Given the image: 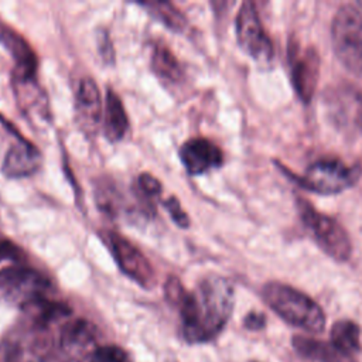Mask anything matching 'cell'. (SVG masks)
Instances as JSON below:
<instances>
[{
  "instance_id": "cell-12",
  "label": "cell",
  "mask_w": 362,
  "mask_h": 362,
  "mask_svg": "<svg viewBox=\"0 0 362 362\" xmlns=\"http://www.w3.org/2000/svg\"><path fill=\"white\" fill-rule=\"evenodd\" d=\"M290 61L296 90L300 98L310 100L318 78V55L313 48L298 49L297 47H291Z\"/></svg>"
},
{
  "instance_id": "cell-5",
  "label": "cell",
  "mask_w": 362,
  "mask_h": 362,
  "mask_svg": "<svg viewBox=\"0 0 362 362\" xmlns=\"http://www.w3.org/2000/svg\"><path fill=\"white\" fill-rule=\"evenodd\" d=\"M298 211L318 246L338 262L348 260L352 246L346 230L334 218L315 211L307 201L298 199Z\"/></svg>"
},
{
  "instance_id": "cell-19",
  "label": "cell",
  "mask_w": 362,
  "mask_h": 362,
  "mask_svg": "<svg viewBox=\"0 0 362 362\" xmlns=\"http://www.w3.org/2000/svg\"><path fill=\"white\" fill-rule=\"evenodd\" d=\"M143 6L158 20L163 21L171 30H181L185 25V20L181 13L171 4L163 1H153V3H143Z\"/></svg>"
},
{
  "instance_id": "cell-1",
  "label": "cell",
  "mask_w": 362,
  "mask_h": 362,
  "mask_svg": "<svg viewBox=\"0 0 362 362\" xmlns=\"http://www.w3.org/2000/svg\"><path fill=\"white\" fill-rule=\"evenodd\" d=\"M181 314V328L188 342H206L226 325L233 308V287L221 276L202 279L192 291H184L177 279L167 284Z\"/></svg>"
},
{
  "instance_id": "cell-6",
  "label": "cell",
  "mask_w": 362,
  "mask_h": 362,
  "mask_svg": "<svg viewBox=\"0 0 362 362\" xmlns=\"http://www.w3.org/2000/svg\"><path fill=\"white\" fill-rule=\"evenodd\" d=\"M359 175V167L346 165L337 158H322L313 163L301 178L307 189L320 194H337L349 188Z\"/></svg>"
},
{
  "instance_id": "cell-17",
  "label": "cell",
  "mask_w": 362,
  "mask_h": 362,
  "mask_svg": "<svg viewBox=\"0 0 362 362\" xmlns=\"http://www.w3.org/2000/svg\"><path fill=\"white\" fill-rule=\"evenodd\" d=\"M339 352L354 358L361 351V329L351 320H339L331 328V341Z\"/></svg>"
},
{
  "instance_id": "cell-3",
  "label": "cell",
  "mask_w": 362,
  "mask_h": 362,
  "mask_svg": "<svg viewBox=\"0 0 362 362\" xmlns=\"http://www.w3.org/2000/svg\"><path fill=\"white\" fill-rule=\"evenodd\" d=\"M51 288L48 277L34 269L10 266L0 270V300L24 311L49 298Z\"/></svg>"
},
{
  "instance_id": "cell-10",
  "label": "cell",
  "mask_w": 362,
  "mask_h": 362,
  "mask_svg": "<svg viewBox=\"0 0 362 362\" xmlns=\"http://www.w3.org/2000/svg\"><path fill=\"white\" fill-rule=\"evenodd\" d=\"M178 154L182 165L191 175L204 174L212 168H218L223 161L219 147L204 137L187 140L181 146Z\"/></svg>"
},
{
  "instance_id": "cell-15",
  "label": "cell",
  "mask_w": 362,
  "mask_h": 362,
  "mask_svg": "<svg viewBox=\"0 0 362 362\" xmlns=\"http://www.w3.org/2000/svg\"><path fill=\"white\" fill-rule=\"evenodd\" d=\"M129 129V119L120 98L113 92V89L106 90L105 100V122L103 130L105 136L110 141H119L123 139Z\"/></svg>"
},
{
  "instance_id": "cell-11",
  "label": "cell",
  "mask_w": 362,
  "mask_h": 362,
  "mask_svg": "<svg viewBox=\"0 0 362 362\" xmlns=\"http://www.w3.org/2000/svg\"><path fill=\"white\" fill-rule=\"evenodd\" d=\"M102 119V100L98 85L90 79H82L75 92V120L86 134H93Z\"/></svg>"
},
{
  "instance_id": "cell-21",
  "label": "cell",
  "mask_w": 362,
  "mask_h": 362,
  "mask_svg": "<svg viewBox=\"0 0 362 362\" xmlns=\"http://www.w3.org/2000/svg\"><path fill=\"white\" fill-rule=\"evenodd\" d=\"M164 206H165L167 212L170 214L174 223H177L180 228H188V225H189L188 215L182 211V208L175 197H170L167 201H164Z\"/></svg>"
},
{
  "instance_id": "cell-20",
  "label": "cell",
  "mask_w": 362,
  "mask_h": 362,
  "mask_svg": "<svg viewBox=\"0 0 362 362\" xmlns=\"http://www.w3.org/2000/svg\"><path fill=\"white\" fill-rule=\"evenodd\" d=\"M89 362H130L127 354L116 346V345H106L98 348L93 355L90 356Z\"/></svg>"
},
{
  "instance_id": "cell-22",
  "label": "cell",
  "mask_w": 362,
  "mask_h": 362,
  "mask_svg": "<svg viewBox=\"0 0 362 362\" xmlns=\"http://www.w3.org/2000/svg\"><path fill=\"white\" fill-rule=\"evenodd\" d=\"M139 187L148 197L158 195L161 191V184L158 182V180L147 173H144L139 177Z\"/></svg>"
},
{
  "instance_id": "cell-13",
  "label": "cell",
  "mask_w": 362,
  "mask_h": 362,
  "mask_svg": "<svg viewBox=\"0 0 362 362\" xmlns=\"http://www.w3.org/2000/svg\"><path fill=\"white\" fill-rule=\"evenodd\" d=\"M41 164V154L34 144L18 139L4 156L3 173L10 178H21L34 174Z\"/></svg>"
},
{
  "instance_id": "cell-4",
  "label": "cell",
  "mask_w": 362,
  "mask_h": 362,
  "mask_svg": "<svg viewBox=\"0 0 362 362\" xmlns=\"http://www.w3.org/2000/svg\"><path fill=\"white\" fill-rule=\"evenodd\" d=\"M331 40L338 59L351 72L362 74V11L342 6L331 24Z\"/></svg>"
},
{
  "instance_id": "cell-25",
  "label": "cell",
  "mask_w": 362,
  "mask_h": 362,
  "mask_svg": "<svg viewBox=\"0 0 362 362\" xmlns=\"http://www.w3.org/2000/svg\"><path fill=\"white\" fill-rule=\"evenodd\" d=\"M359 6H361V8H362V3H359Z\"/></svg>"
},
{
  "instance_id": "cell-16",
  "label": "cell",
  "mask_w": 362,
  "mask_h": 362,
  "mask_svg": "<svg viewBox=\"0 0 362 362\" xmlns=\"http://www.w3.org/2000/svg\"><path fill=\"white\" fill-rule=\"evenodd\" d=\"M293 346L304 358L315 362H354V358L339 352L331 342L298 335L293 338Z\"/></svg>"
},
{
  "instance_id": "cell-8",
  "label": "cell",
  "mask_w": 362,
  "mask_h": 362,
  "mask_svg": "<svg viewBox=\"0 0 362 362\" xmlns=\"http://www.w3.org/2000/svg\"><path fill=\"white\" fill-rule=\"evenodd\" d=\"M106 245L110 249L113 259L120 270L140 286H150L154 280V272L146 256L126 238L115 232H107L105 236Z\"/></svg>"
},
{
  "instance_id": "cell-18",
  "label": "cell",
  "mask_w": 362,
  "mask_h": 362,
  "mask_svg": "<svg viewBox=\"0 0 362 362\" xmlns=\"http://www.w3.org/2000/svg\"><path fill=\"white\" fill-rule=\"evenodd\" d=\"M151 68L157 78H160L165 85H177L181 82V65L165 45L154 47L151 54Z\"/></svg>"
},
{
  "instance_id": "cell-9",
  "label": "cell",
  "mask_w": 362,
  "mask_h": 362,
  "mask_svg": "<svg viewBox=\"0 0 362 362\" xmlns=\"http://www.w3.org/2000/svg\"><path fill=\"white\" fill-rule=\"evenodd\" d=\"M13 89L20 110L34 126H42L49 120L48 98L35 79V75H13Z\"/></svg>"
},
{
  "instance_id": "cell-24",
  "label": "cell",
  "mask_w": 362,
  "mask_h": 362,
  "mask_svg": "<svg viewBox=\"0 0 362 362\" xmlns=\"http://www.w3.org/2000/svg\"><path fill=\"white\" fill-rule=\"evenodd\" d=\"M263 322H264V317H263L262 314H256V313L249 314V315L246 317V320H245V325H246L247 328H250V329H257V328H260V327L263 325Z\"/></svg>"
},
{
  "instance_id": "cell-2",
  "label": "cell",
  "mask_w": 362,
  "mask_h": 362,
  "mask_svg": "<svg viewBox=\"0 0 362 362\" xmlns=\"http://www.w3.org/2000/svg\"><path fill=\"white\" fill-rule=\"evenodd\" d=\"M266 304L286 322L308 332H320L325 325L322 308L307 294L283 283H267L262 291Z\"/></svg>"
},
{
  "instance_id": "cell-23",
  "label": "cell",
  "mask_w": 362,
  "mask_h": 362,
  "mask_svg": "<svg viewBox=\"0 0 362 362\" xmlns=\"http://www.w3.org/2000/svg\"><path fill=\"white\" fill-rule=\"evenodd\" d=\"M23 252L17 245L7 239H0V262L4 260H20Z\"/></svg>"
},
{
  "instance_id": "cell-7",
  "label": "cell",
  "mask_w": 362,
  "mask_h": 362,
  "mask_svg": "<svg viewBox=\"0 0 362 362\" xmlns=\"http://www.w3.org/2000/svg\"><path fill=\"white\" fill-rule=\"evenodd\" d=\"M236 37L242 49L260 62L273 58V44L252 1H245L236 16Z\"/></svg>"
},
{
  "instance_id": "cell-14",
  "label": "cell",
  "mask_w": 362,
  "mask_h": 362,
  "mask_svg": "<svg viewBox=\"0 0 362 362\" xmlns=\"http://www.w3.org/2000/svg\"><path fill=\"white\" fill-rule=\"evenodd\" d=\"M0 42L10 51L16 65V76H34L37 69V58L30 45L21 35L10 30L8 27H0Z\"/></svg>"
}]
</instances>
